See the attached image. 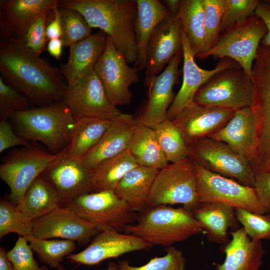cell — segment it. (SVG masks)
I'll return each instance as SVG.
<instances>
[{
	"instance_id": "obj_1",
	"label": "cell",
	"mask_w": 270,
	"mask_h": 270,
	"mask_svg": "<svg viewBox=\"0 0 270 270\" xmlns=\"http://www.w3.org/2000/svg\"><path fill=\"white\" fill-rule=\"evenodd\" d=\"M0 73L29 100L42 106L62 100L67 86L60 68L48 64L22 42L0 44Z\"/></svg>"
},
{
	"instance_id": "obj_2",
	"label": "cell",
	"mask_w": 270,
	"mask_h": 270,
	"mask_svg": "<svg viewBox=\"0 0 270 270\" xmlns=\"http://www.w3.org/2000/svg\"><path fill=\"white\" fill-rule=\"evenodd\" d=\"M58 6L80 13L91 28L106 34L128 64L136 62V0H58Z\"/></svg>"
},
{
	"instance_id": "obj_3",
	"label": "cell",
	"mask_w": 270,
	"mask_h": 270,
	"mask_svg": "<svg viewBox=\"0 0 270 270\" xmlns=\"http://www.w3.org/2000/svg\"><path fill=\"white\" fill-rule=\"evenodd\" d=\"M136 222L126 226L124 232L152 246L168 247L201 233L202 224L192 212L184 208L166 205L148 207L136 214Z\"/></svg>"
},
{
	"instance_id": "obj_4",
	"label": "cell",
	"mask_w": 270,
	"mask_h": 270,
	"mask_svg": "<svg viewBox=\"0 0 270 270\" xmlns=\"http://www.w3.org/2000/svg\"><path fill=\"white\" fill-rule=\"evenodd\" d=\"M20 136L39 141L53 154L69 143L76 119L62 100L40 108L14 112L10 117Z\"/></svg>"
},
{
	"instance_id": "obj_5",
	"label": "cell",
	"mask_w": 270,
	"mask_h": 270,
	"mask_svg": "<svg viewBox=\"0 0 270 270\" xmlns=\"http://www.w3.org/2000/svg\"><path fill=\"white\" fill-rule=\"evenodd\" d=\"M267 32L265 23L254 14L221 32L216 45L196 58H230L251 76L258 50Z\"/></svg>"
},
{
	"instance_id": "obj_6",
	"label": "cell",
	"mask_w": 270,
	"mask_h": 270,
	"mask_svg": "<svg viewBox=\"0 0 270 270\" xmlns=\"http://www.w3.org/2000/svg\"><path fill=\"white\" fill-rule=\"evenodd\" d=\"M182 204L192 212L200 204L196 192V172L190 158L159 170L148 198V208Z\"/></svg>"
},
{
	"instance_id": "obj_7",
	"label": "cell",
	"mask_w": 270,
	"mask_h": 270,
	"mask_svg": "<svg viewBox=\"0 0 270 270\" xmlns=\"http://www.w3.org/2000/svg\"><path fill=\"white\" fill-rule=\"evenodd\" d=\"M62 206L74 211L99 232L114 230L120 232L136 218L129 206L110 190L85 194Z\"/></svg>"
},
{
	"instance_id": "obj_8",
	"label": "cell",
	"mask_w": 270,
	"mask_h": 270,
	"mask_svg": "<svg viewBox=\"0 0 270 270\" xmlns=\"http://www.w3.org/2000/svg\"><path fill=\"white\" fill-rule=\"evenodd\" d=\"M252 95L251 76L238 66L212 76L198 90L194 102L203 106L236 110L250 106Z\"/></svg>"
},
{
	"instance_id": "obj_9",
	"label": "cell",
	"mask_w": 270,
	"mask_h": 270,
	"mask_svg": "<svg viewBox=\"0 0 270 270\" xmlns=\"http://www.w3.org/2000/svg\"><path fill=\"white\" fill-rule=\"evenodd\" d=\"M194 162L196 192L200 204L218 202L258 213H268L254 188L212 172Z\"/></svg>"
},
{
	"instance_id": "obj_10",
	"label": "cell",
	"mask_w": 270,
	"mask_h": 270,
	"mask_svg": "<svg viewBox=\"0 0 270 270\" xmlns=\"http://www.w3.org/2000/svg\"><path fill=\"white\" fill-rule=\"evenodd\" d=\"M189 149V158L204 168L254 188L255 174L250 162L224 142L204 138Z\"/></svg>"
},
{
	"instance_id": "obj_11",
	"label": "cell",
	"mask_w": 270,
	"mask_h": 270,
	"mask_svg": "<svg viewBox=\"0 0 270 270\" xmlns=\"http://www.w3.org/2000/svg\"><path fill=\"white\" fill-rule=\"evenodd\" d=\"M60 153L49 154L31 146L10 153L0 166V178L10 190L9 200L16 206L32 182Z\"/></svg>"
},
{
	"instance_id": "obj_12",
	"label": "cell",
	"mask_w": 270,
	"mask_h": 270,
	"mask_svg": "<svg viewBox=\"0 0 270 270\" xmlns=\"http://www.w3.org/2000/svg\"><path fill=\"white\" fill-rule=\"evenodd\" d=\"M76 119L112 120L122 112L111 103L94 69L76 83L67 85L62 100Z\"/></svg>"
},
{
	"instance_id": "obj_13",
	"label": "cell",
	"mask_w": 270,
	"mask_h": 270,
	"mask_svg": "<svg viewBox=\"0 0 270 270\" xmlns=\"http://www.w3.org/2000/svg\"><path fill=\"white\" fill-rule=\"evenodd\" d=\"M94 69L112 104L117 106L130 102L132 93L130 88L139 81L138 71L128 65L108 36L106 48Z\"/></svg>"
},
{
	"instance_id": "obj_14",
	"label": "cell",
	"mask_w": 270,
	"mask_h": 270,
	"mask_svg": "<svg viewBox=\"0 0 270 270\" xmlns=\"http://www.w3.org/2000/svg\"><path fill=\"white\" fill-rule=\"evenodd\" d=\"M92 170L81 159L70 156L67 147L42 174L56 190L62 206L85 194L94 192Z\"/></svg>"
},
{
	"instance_id": "obj_15",
	"label": "cell",
	"mask_w": 270,
	"mask_h": 270,
	"mask_svg": "<svg viewBox=\"0 0 270 270\" xmlns=\"http://www.w3.org/2000/svg\"><path fill=\"white\" fill-rule=\"evenodd\" d=\"M32 236L41 239L62 238L80 245L89 242L100 232L74 211L59 206L48 214L32 220Z\"/></svg>"
},
{
	"instance_id": "obj_16",
	"label": "cell",
	"mask_w": 270,
	"mask_h": 270,
	"mask_svg": "<svg viewBox=\"0 0 270 270\" xmlns=\"http://www.w3.org/2000/svg\"><path fill=\"white\" fill-rule=\"evenodd\" d=\"M250 108L255 136L249 162L256 176L270 172V77L254 87Z\"/></svg>"
},
{
	"instance_id": "obj_17",
	"label": "cell",
	"mask_w": 270,
	"mask_h": 270,
	"mask_svg": "<svg viewBox=\"0 0 270 270\" xmlns=\"http://www.w3.org/2000/svg\"><path fill=\"white\" fill-rule=\"evenodd\" d=\"M58 0H0V44L24 42L32 23L41 14L52 12Z\"/></svg>"
},
{
	"instance_id": "obj_18",
	"label": "cell",
	"mask_w": 270,
	"mask_h": 270,
	"mask_svg": "<svg viewBox=\"0 0 270 270\" xmlns=\"http://www.w3.org/2000/svg\"><path fill=\"white\" fill-rule=\"evenodd\" d=\"M234 112L229 108L203 106L194 102L171 121L190 148L200 140L209 137L220 130Z\"/></svg>"
},
{
	"instance_id": "obj_19",
	"label": "cell",
	"mask_w": 270,
	"mask_h": 270,
	"mask_svg": "<svg viewBox=\"0 0 270 270\" xmlns=\"http://www.w3.org/2000/svg\"><path fill=\"white\" fill-rule=\"evenodd\" d=\"M182 42L184 59L182 83L167 112L166 119L170 120H173L185 107L194 102V96L198 90L212 76L226 68L240 66L234 60L222 58H220L214 68L210 70L202 68L194 60L195 56L183 30Z\"/></svg>"
},
{
	"instance_id": "obj_20",
	"label": "cell",
	"mask_w": 270,
	"mask_h": 270,
	"mask_svg": "<svg viewBox=\"0 0 270 270\" xmlns=\"http://www.w3.org/2000/svg\"><path fill=\"white\" fill-rule=\"evenodd\" d=\"M182 27L172 16L162 21L155 28L148 45L144 84L160 74L179 52L182 51Z\"/></svg>"
},
{
	"instance_id": "obj_21",
	"label": "cell",
	"mask_w": 270,
	"mask_h": 270,
	"mask_svg": "<svg viewBox=\"0 0 270 270\" xmlns=\"http://www.w3.org/2000/svg\"><path fill=\"white\" fill-rule=\"evenodd\" d=\"M152 246L132 234H122L114 230L100 232L90 244L80 252L70 254L67 258L82 264L95 265L110 258L140 250H148Z\"/></svg>"
},
{
	"instance_id": "obj_22",
	"label": "cell",
	"mask_w": 270,
	"mask_h": 270,
	"mask_svg": "<svg viewBox=\"0 0 270 270\" xmlns=\"http://www.w3.org/2000/svg\"><path fill=\"white\" fill-rule=\"evenodd\" d=\"M182 56V51L178 53L164 70L148 82V102L144 114L137 118L138 122L152 128L166 119L167 112L175 97L173 88L178 78Z\"/></svg>"
},
{
	"instance_id": "obj_23",
	"label": "cell",
	"mask_w": 270,
	"mask_h": 270,
	"mask_svg": "<svg viewBox=\"0 0 270 270\" xmlns=\"http://www.w3.org/2000/svg\"><path fill=\"white\" fill-rule=\"evenodd\" d=\"M138 124L132 115L120 114L112 120L98 144L81 160L92 170L101 162L128 150Z\"/></svg>"
},
{
	"instance_id": "obj_24",
	"label": "cell",
	"mask_w": 270,
	"mask_h": 270,
	"mask_svg": "<svg viewBox=\"0 0 270 270\" xmlns=\"http://www.w3.org/2000/svg\"><path fill=\"white\" fill-rule=\"evenodd\" d=\"M107 39L106 34L99 30L70 46L68 61L60 68L67 85L76 83L94 68L106 48Z\"/></svg>"
},
{
	"instance_id": "obj_25",
	"label": "cell",
	"mask_w": 270,
	"mask_h": 270,
	"mask_svg": "<svg viewBox=\"0 0 270 270\" xmlns=\"http://www.w3.org/2000/svg\"><path fill=\"white\" fill-rule=\"evenodd\" d=\"M254 136L253 113L250 107L248 106L236 110L225 126L208 138L224 142L249 162Z\"/></svg>"
},
{
	"instance_id": "obj_26",
	"label": "cell",
	"mask_w": 270,
	"mask_h": 270,
	"mask_svg": "<svg viewBox=\"0 0 270 270\" xmlns=\"http://www.w3.org/2000/svg\"><path fill=\"white\" fill-rule=\"evenodd\" d=\"M230 234L232 240L224 250L225 260L216 270H259L264 254L262 241L252 240L242 228Z\"/></svg>"
},
{
	"instance_id": "obj_27",
	"label": "cell",
	"mask_w": 270,
	"mask_h": 270,
	"mask_svg": "<svg viewBox=\"0 0 270 270\" xmlns=\"http://www.w3.org/2000/svg\"><path fill=\"white\" fill-rule=\"evenodd\" d=\"M136 1L134 33L138 54L134 68L138 71L146 68L148 45L155 28L171 14L165 5L158 0Z\"/></svg>"
},
{
	"instance_id": "obj_28",
	"label": "cell",
	"mask_w": 270,
	"mask_h": 270,
	"mask_svg": "<svg viewBox=\"0 0 270 270\" xmlns=\"http://www.w3.org/2000/svg\"><path fill=\"white\" fill-rule=\"evenodd\" d=\"M158 170L138 166L126 174L114 192L132 211L140 212L148 208L150 188Z\"/></svg>"
},
{
	"instance_id": "obj_29",
	"label": "cell",
	"mask_w": 270,
	"mask_h": 270,
	"mask_svg": "<svg viewBox=\"0 0 270 270\" xmlns=\"http://www.w3.org/2000/svg\"><path fill=\"white\" fill-rule=\"evenodd\" d=\"M192 214L212 242L224 244L228 238V230L238 229L235 208L231 206L218 202L202 203Z\"/></svg>"
},
{
	"instance_id": "obj_30",
	"label": "cell",
	"mask_w": 270,
	"mask_h": 270,
	"mask_svg": "<svg viewBox=\"0 0 270 270\" xmlns=\"http://www.w3.org/2000/svg\"><path fill=\"white\" fill-rule=\"evenodd\" d=\"M60 204L56 190L41 174L32 182L16 207L33 220L48 214Z\"/></svg>"
},
{
	"instance_id": "obj_31",
	"label": "cell",
	"mask_w": 270,
	"mask_h": 270,
	"mask_svg": "<svg viewBox=\"0 0 270 270\" xmlns=\"http://www.w3.org/2000/svg\"><path fill=\"white\" fill-rule=\"evenodd\" d=\"M175 17L180 22L196 58L206 50L204 0H181Z\"/></svg>"
},
{
	"instance_id": "obj_32",
	"label": "cell",
	"mask_w": 270,
	"mask_h": 270,
	"mask_svg": "<svg viewBox=\"0 0 270 270\" xmlns=\"http://www.w3.org/2000/svg\"><path fill=\"white\" fill-rule=\"evenodd\" d=\"M112 120L90 117L76 119L67 146L68 154L82 159L98 144Z\"/></svg>"
},
{
	"instance_id": "obj_33",
	"label": "cell",
	"mask_w": 270,
	"mask_h": 270,
	"mask_svg": "<svg viewBox=\"0 0 270 270\" xmlns=\"http://www.w3.org/2000/svg\"><path fill=\"white\" fill-rule=\"evenodd\" d=\"M128 150L138 166L160 170L168 164L154 129L138 122Z\"/></svg>"
},
{
	"instance_id": "obj_34",
	"label": "cell",
	"mask_w": 270,
	"mask_h": 270,
	"mask_svg": "<svg viewBox=\"0 0 270 270\" xmlns=\"http://www.w3.org/2000/svg\"><path fill=\"white\" fill-rule=\"evenodd\" d=\"M138 166L128 150L101 162L92 170L94 192H114L126 174Z\"/></svg>"
},
{
	"instance_id": "obj_35",
	"label": "cell",
	"mask_w": 270,
	"mask_h": 270,
	"mask_svg": "<svg viewBox=\"0 0 270 270\" xmlns=\"http://www.w3.org/2000/svg\"><path fill=\"white\" fill-rule=\"evenodd\" d=\"M152 128L168 162H176L189 158V147L172 121L166 119Z\"/></svg>"
},
{
	"instance_id": "obj_36",
	"label": "cell",
	"mask_w": 270,
	"mask_h": 270,
	"mask_svg": "<svg viewBox=\"0 0 270 270\" xmlns=\"http://www.w3.org/2000/svg\"><path fill=\"white\" fill-rule=\"evenodd\" d=\"M26 238L41 262L51 268H59L64 258L76 248L74 242L68 240L41 239L32 235Z\"/></svg>"
},
{
	"instance_id": "obj_37",
	"label": "cell",
	"mask_w": 270,
	"mask_h": 270,
	"mask_svg": "<svg viewBox=\"0 0 270 270\" xmlns=\"http://www.w3.org/2000/svg\"><path fill=\"white\" fill-rule=\"evenodd\" d=\"M32 220L9 200H0V238L10 233L26 237L32 234Z\"/></svg>"
},
{
	"instance_id": "obj_38",
	"label": "cell",
	"mask_w": 270,
	"mask_h": 270,
	"mask_svg": "<svg viewBox=\"0 0 270 270\" xmlns=\"http://www.w3.org/2000/svg\"><path fill=\"white\" fill-rule=\"evenodd\" d=\"M59 11L62 32L60 38L64 46H70L92 34V28L80 13L70 8L60 7Z\"/></svg>"
},
{
	"instance_id": "obj_39",
	"label": "cell",
	"mask_w": 270,
	"mask_h": 270,
	"mask_svg": "<svg viewBox=\"0 0 270 270\" xmlns=\"http://www.w3.org/2000/svg\"><path fill=\"white\" fill-rule=\"evenodd\" d=\"M235 213L237 220L252 240H270V213L258 214L241 208H235Z\"/></svg>"
},
{
	"instance_id": "obj_40",
	"label": "cell",
	"mask_w": 270,
	"mask_h": 270,
	"mask_svg": "<svg viewBox=\"0 0 270 270\" xmlns=\"http://www.w3.org/2000/svg\"><path fill=\"white\" fill-rule=\"evenodd\" d=\"M166 250L164 256L154 258L140 266H133L128 260H122L118 264V270H184L186 260L182 252L172 246Z\"/></svg>"
},
{
	"instance_id": "obj_41",
	"label": "cell",
	"mask_w": 270,
	"mask_h": 270,
	"mask_svg": "<svg viewBox=\"0 0 270 270\" xmlns=\"http://www.w3.org/2000/svg\"><path fill=\"white\" fill-rule=\"evenodd\" d=\"M204 2L207 51L216 45L220 35L224 0H204Z\"/></svg>"
},
{
	"instance_id": "obj_42",
	"label": "cell",
	"mask_w": 270,
	"mask_h": 270,
	"mask_svg": "<svg viewBox=\"0 0 270 270\" xmlns=\"http://www.w3.org/2000/svg\"><path fill=\"white\" fill-rule=\"evenodd\" d=\"M29 108V100L0 76V120H7L16 112Z\"/></svg>"
},
{
	"instance_id": "obj_43",
	"label": "cell",
	"mask_w": 270,
	"mask_h": 270,
	"mask_svg": "<svg viewBox=\"0 0 270 270\" xmlns=\"http://www.w3.org/2000/svg\"><path fill=\"white\" fill-rule=\"evenodd\" d=\"M258 0H224L221 32L254 14Z\"/></svg>"
},
{
	"instance_id": "obj_44",
	"label": "cell",
	"mask_w": 270,
	"mask_h": 270,
	"mask_svg": "<svg viewBox=\"0 0 270 270\" xmlns=\"http://www.w3.org/2000/svg\"><path fill=\"white\" fill-rule=\"evenodd\" d=\"M7 256L14 270H48L46 266H40L26 237L19 236L14 247L7 252Z\"/></svg>"
},
{
	"instance_id": "obj_45",
	"label": "cell",
	"mask_w": 270,
	"mask_h": 270,
	"mask_svg": "<svg viewBox=\"0 0 270 270\" xmlns=\"http://www.w3.org/2000/svg\"><path fill=\"white\" fill-rule=\"evenodd\" d=\"M44 13L38 17L29 28L24 42L33 53L40 56L46 49L48 40L46 37V22L48 14Z\"/></svg>"
},
{
	"instance_id": "obj_46",
	"label": "cell",
	"mask_w": 270,
	"mask_h": 270,
	"mask_svg": "<svg viewBox=\"0 0 270 270\" xmlns=\"http://www.w3.org/2000/svg\"><path fill=\"white\" fill-rule=\"evenodd\" d=\"M30 146L26 140L18 136L12 130V126L7 120H1L0 122V152L10 148L16 146Z\"/></svg>"
},
{
	"instance_id": "obj_47",
	"label": "cell",
	"mask_w": 270,
	"mask_h": 270,
	"mask_svg": "<svg viewBox=\"0 0 270 270\" xmlns=\"http://www.w3.org/2000/svg\"><path fill=\"white\" fill-rule=\"evenodd\" d=\"M254 188L260 202L270 213V172L256 175Z\"/></svg>"
},
{
	"instance_id": "obj_48",
	"label": "cell",
	"mask_w": 270,
	"mask_h": 270,
	"mask_svg": "<svg viewBox=\"0 0 270 270\" xmlns=\"http://www.w3.org/2000/svg\"><path fill=\"white\" fill-rule=\"evenodd\" d=\"M52 12L53 18L46 27V37L48 40L60 38L62 36V26L58 0L53 7Z\"/></svg>"
},
{
	"instance_id": "obj_49",
	"label": "cell",
	"mask_w": 270,
	"mask_h": 270,
	"mask_svg": "<svg viewBox=\"0 0 270 270\" xmlns=\"http://www.w3.org/2000/svg\"><path fill=\"white\" fill-rule=\"evenodd\" d=\"M254 14L264 21L268 30L260 44L270 48V0L260 1Z\"/></svg>"
},
{
	"instance_id": "obj_50",
	"label": "cell",
	"mask_w": 270,
	"mask_h": 270,
	"mask_svg": "<svg viewBox=\"0 0 270 270\" xmlns=\"http://www.w3.org/2000/svg\"><path fill=\"white\" fill-rule=\"evenodd\" d=\"M63 46L62 40L60 38H54L48 40L46 49L50 56L56 60H59L62 54Z\"/></svg>"
},
{
	"instance_id": "obj_51",
	"label": "cell",
	"mask_w": 270,
	"mask_h": 270,
	"mask_svg": "<svg viewBox=\"0 0 270 270\" xmlns=\"http://www.w3.org/2000/svg\"><path fill=\"white\" fill-rule=\"evenodd\" d=\"M0 270H14L12 264L7 256L6 250L0 247Z\"/></svg>"
},
{
	"instance_id": "obj_52",
	"label": "cell",
	"mask_w": 270,
	"mask_h": 270,
	"mask_svg": "<svg viewBox=\"0 0 270 270\" xmlns=\"http://www.w3.org/2000/svg\"><path fill=\"white\" fill-rule=\"evenodd\" d=\"M164 2L166 4L165 6L168 10L171 16H176L179 9L180 0H166Z\"/></svg>"
},
{
	"instance_id": "obj_53",
	"label": "cell",
	"mask_w": 270,
	"mask_h": 270,
	"mask_svg": "<svg viewBox=\"0 0 270 270\" xmlns=\"http://www.w3.org/2000/svg\"><path fill=\"white\" fill-rule=\"evenodd\" d=\"M56 270H67L63 266H60ZM106 270H118V265L114 262H108L107 269Z\"/></svg>"
}]
</instances>
